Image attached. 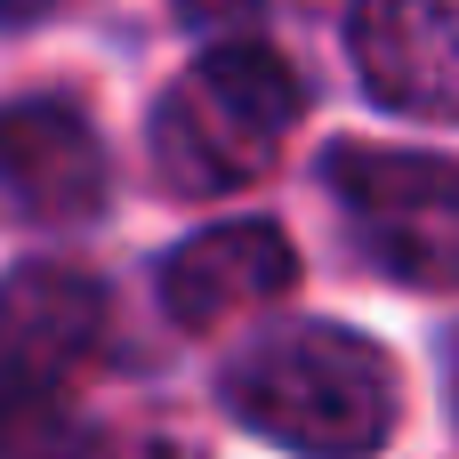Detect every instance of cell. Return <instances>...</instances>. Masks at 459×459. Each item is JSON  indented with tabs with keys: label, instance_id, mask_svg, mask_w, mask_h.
<instances>
[{
	"label": "cell",
	"instance_id": "obj_1",
	"mask_svg": "<svg viewBox=\"0 0 459 459\" xmlns=\"http://www.w3.org/2000/svg\"><path fill=\"white\" fill-rule=\"evenodd\" d=\"M226 403L299 459H371L395 436V363L347 323H290L226 371Z\"/></svg>",
	"mask_w": 459,
	"mask_h": 459
},
{
	"label": "cell",
	"instance_id": "obj_2",
	"mask_svg": "<svg viewBox=\"0 0 459 459\" xmlns=\"http://www.w3.org/2000/svg\"><path fill=\"white\" fill-rule=\"evenodd\" d=\"M307 89L258 40H218L169 97L153 105V169L169 194H234L274 169L282 137L299 129Z\"/></svg>",
	"mask_w": 459,
	"mask_h": 459
},
{
	"label": "cell",
	"instance_id": "obj_3",
	"mask_svg": "<svg viewBox=\"0 0 459 459\" xmlns=\"http://www.w3.org/2000/svg\"><path fill=\"white\" fill-rule=\"evenodd\" d=\"M323 186L347 210V234L387 282L459 290V161L403 145H331Z\"/></svg>",
	"mask_w": 459,
	"mask_h": 459
},
{
	"label": "cell",
	"instance_id": "obj_4",
	"mask_svg": "<svg viewBox=\"0 0 459 459\" xmlns=\"http://www.w3.org/2000/svg\"><path fill=\"white\" fill-rule=\"evenodd\" d=\"M105 347V290L81 266L0 274V411L65 403V387Z\"/></svg>",
	"mask_w": 459,
	"mask_h": 459
},
{
	"label": "cell",
	"instance_id": "obj_5",
	"mask_svg": "<svg viewBox=\"0 0 459 459\" xmlns=\"http://www.w3.org/2000/svg\"><path fill=\"white\" fill-rule=\"evenodd\" d=\"M0 202L32 226H81L105 210V145L65 97L0 105Z\"/></svg>",
	"mask_w": 459,
	"mask_h": 459
},
{
	"label": "cell",
	"instance_id": "obj_6",
	"mask_svg": "<svg viewBox=\"0 0 459 459\" xmlns=\"http://www.w3.org/2000/svg\"><path fill=\"white\" fill-rule=\"evenodd\" d=\"M347 48L387 113L459 121V0H355Z\"/></svg>",
	"mask_w": 459,
	"mask_h": 459
},
{
	"label": "cell",
	"instance_id": "obj_7",
	"mask_svg": "<svg viewBox=\"0 0 459 459\" xmlns=\"http://www.w3.org/2000/svg\"><path fill=\"white\" fill-rule=\"evenodd\" d=\"M290 282H299V250L266 218L210 226V234H194V242H178L161 258V307L186 331H226L250 307H274Z\"/></svg>",
	"mask_w": 459,
	"mask_h": 459
},
{
	"label": "cell",
	"instance_id": "obj_8",
	"mask_svg": "<svg viewBox=\"0 0 459 459\" xmlns=\"http://www.w3.org/2000/svg\"><path fill=\"white\" fill-rule=\"evenodd\" d=\"M0 459H129V444L73 420V403H16L0 411Z\"/></svg>",
	"mask_w": 459,
	"mask_h": 459
},
{
	"label": "cell",
	"instance_id": "obj_9",
	"mask_svg": "<svg viewBox=\"0 0 459 459\" xmlns=\"http://www.w3.org/2000/svg\"><path fill=\"white\" fill-rule=\"evenodd\" d=\"M258 8H266V0H178V16H186L194 32H210V40H242V32L258 24Z\"/></svg>",
	"mask_w": 459,
	"mask_h": 459
},
{
	"label": "cell",
	"instance_id": "obj_10",
	"mask_svg": "<svg viewBox=\"0 0 459 459\" xmlns=\"http://www.w3.org/2000/svg\"><path fill=\"white\" fill-rule=\"evenodd\" d=\"M56 0H0V24H32V16H48Z\"/></svg>",
	"mask_w": 459,
	"mask_h": 459
},
{
	"label": "cell",
	"instance_id": "obj_11",
	"mask_svg": "<svg viewBox=\"0 0 459 459\" xmlns=\"http://www.w3.org/2000/svg\"><path fill=\"white\" fill-rule=\"evenodd\" d=\"M452 403H459V339H452Z\"/></svg>",
	"mask_w": 459,
	"mask_h": 459
}]
</instances>
